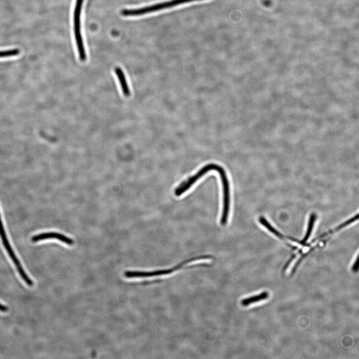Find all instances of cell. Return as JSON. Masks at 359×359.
Returning <instances> with one entry per match:
<instances>
[{
    "label": "cell",
    "instance_id": "1",
    "mask_svg": "<svg viewBox=\"0 0 359 359\" xmlns=\"http://www.w3.org/2000/svg\"><path fill=\"white\" fill-rule=\"evenodd\" d=\"M214 171L219 174L222 187V210L220 218L221 225H224L228 220L230 210V187L229 182L224 169L216 164Z\"/></svg>",
    "mask_w": 359,
    "mask_h": 359
},
{
    "label": "cell",
    "instance_id": "2",
    "mask_svg": "<svg viewBox=\"0 0 359 359\" xmlns=\"http://www.w3.org/2000/svg\"><path fill=\"white\" fill-rule=\"evenodd\" d=\"M83 0H76L73 13L74 33L79 59L84 61L86 59V51L81 31V14Z\"/></svg>",
    "mask_w": 359,
    "mask_h": 359
},
{
    "label": "cell",
    "instance_id": "3",
    "mask_svg": "<svg viewBox=\"0 0 359 359\" xmlns=\"http://www.w3.org/2000/svg\"><path fill=\"white\" fill-rule=\"evenodd\" d=\"M201 0H171L170 1L158 3L150 6L137 9H123L121 11L123 15L126 16H138L153 12L158 10L168 8L182 3Z\"/></svg>",
    "mask_w": 359,
    "mask_h": 359
},
{
    "label": "cell",
    "instance_id": "4",
    "mask_svg": "<svg viewBox=\"0 0 359 359\" xmlns=\"http://www.w3.org/2000/svg\"><path fill=\"white\" fill-rule=\"evenodd\" d=\"M195 259H191L186 260L169 269L151 271H127L124 273V276L127 278H141L166 276L173 274L177 271H179L184 268V267H186V265L191 264Z\"/></svg>",
    "mask_w": 359,
    "mask_h": 359
},
{
    "label": "cell",
    "instance_id": "5",
    "mask_svg": "<svg viewBox=\"0 0 359 359\" xmlns=\"http://www.w3.org/2000/svg\"><path fill=\"white\" fill-rule=\"evenodd\" d=\"M216 164L210 163L206 165L200 169L197 172L192 176L188 178L186 180L182 182L175 190V194L177 196H180L182 193L189 189L190 187L196 182L199 179L210 171L214 170Z\"/></svg>",
    "mask_w": 359,
    "mask_h": 359
},
{
    "label": "cell",
    "instance_id": "6",
    "mask_svg": "<svg viewBox=\"0 0 359 359\" xmlns=\"http://www.w3.org/2000/svg\"><path fill=\"white\" fill-rule=\"evenodd\" d=\"M47 239H56L68 245H72L74 243L73 240L71 238L61 233L54 232L38 234L33 236L31 238V240L32 242H35Z\"/></svg>",
    "mask_w": 359,
    "mask_h": 359
},
{
    "label": "cell",
    "instance_id": "7",
    "mask_svg": "<svg viewBox=\"0 0 359 359\" xmlns=\"http://www.w3.org/2000/svg\"><path fill=\"white\" fill-rule=\"evenodd\" d=\"M114 72L117 77L123 94L126 97H129L131 94L130 89L124 72L118 66L114 68Z\"/></svg>",
    "mask_w": 359,
    "mask_h": 359
},
{
    "label": "cell",
    "instance_id": "8",
    "mask_svg": "<svg viewBox=\"0 0 359 359\" xmlns=\"http://www.w3.org/2000/svg\"><path fill=\"white\" fill-rule=\"evenodd\" d=\"M269 294L267 292H263L260 294L243 299L241 305L243 307L249 306L255 303L261 302L268 298Z\"/></svg>",
    "mask_w": 359,
    "mask_h": 359
},
{
    "label": "cell",
    "instance_id": "9",
    "mask_svg": "<svg viewBox=\"0 0 359 359\" xmlns=\"http://www.w3.org/2000/svg\"><path fill=\"white\" fill-rule=\"evenodd\" d=\"M0 236L3 245L8 253H10L12 252L13 249L11 248V245L8 240L6 236V234L4 229V227L2 224L1 218L0 214Z\"/></svg>",
    "mask_w": 359,
    "mask_h": 359
},
{
    "label": "cell",
    "instance_id": "10",
    "mask_svg": "<svg viewBox=\"0 0 359 359\" xmlns=\"http://www.w3.org/2000/svg\"><path fill=\"white\" fill-rule=\"evenodd\" d=\"M19 53L20 50L18 48L0 50V58L16 56Z\"/></svg>",
    "mask_w": 359,
    "mask_h": 359
},
{
    "label": "cell",
    "instance_id": "11",
    "mask_svg": "<svg viewBox=\"0 0 359 359\" xmlns=\"http://www.w3.org/2000/svg\"><path fill=\"white\" fill-rule=\"evenodd\" d=\"M358 261H359L358 255H357V256L356 257V259H355V260L353 263V267H352V269L354 271H357L358 270V268H359Z\"/></svg>",
    "mask_w": 359,
    "mask_h": 359
},
{
    "label": "cell",
    "instance_id": "12",
    "mask_svg": "<svg viewBox=\"0 0 359 359\" xmlns=\"http://www.w3.org/2000/svg\"><path fill=\"white\" fill-rule=\"evenodd\" d=\"M8 310V308L1 304L0 303V311L2 312H6Z\"/></svg>",
    "mask_w": 359,
    "mask_h": 359
}]
</instances>
